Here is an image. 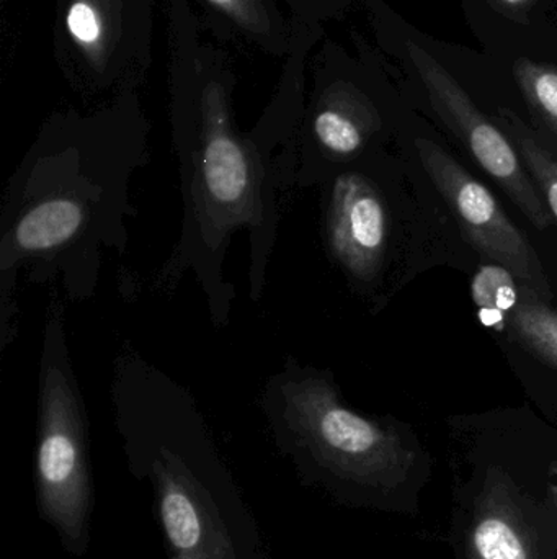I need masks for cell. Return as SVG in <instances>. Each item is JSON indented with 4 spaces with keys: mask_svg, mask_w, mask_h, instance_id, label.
I'll use <instances>...</instances> for the list:
<instances>
[{
    "mask_svg": "<svg viewBox=\"0 0 557 559\" xmlns=\"http://www.w3.org/2000/svg\"><path fill=\"white\" fill-rule=\"evenodd\" d=\"M144 123L131 111L48 124L19 164L0 209V350L19 329L20 275L61 286L69 301L97 293L108 254L123 255L136 215L131 180L146 166Z\"/></svg>",
    "mask_w": 557,
    "mask_h": 559,
    "instance_id": "cell-1",
    "label": "cell"
},
{
    "mask_svg": "<svg viewBox=\"0 0 557 559\" xmlns=\"http://www.w3.org/2000/svg\"><path fill=\"white\" fill-rule=\"evenodd\" d=\"M296 115H270L251 134L232 123L219 87L180 94L173 104V146L183 216L179 241L153 277V292H172L185 275L202 288L209 319L225 328L234 286L225 275L232 236H249V298L267 286L278 229L298 173Z\"/></svg>",
    "mask_w": 557,
    "mask_h": 559,
    "instance_id": "cell-2",
    "label": "cell"
},
{
    "mask_svg": "<svg viewBox=\"0 0 557 559\" xmlns=\"http://www.w3.org/2000/svg\"><path fill=\"white\" fill-rule=\"evenodd\" d=\"M128 469L149 481L169 559H268L261 527L195 396L123 345L111 378Z\"/></svg>",
    "mask_w": 557,
    "mask_h": 559,
    "instance_id": "cell-3",
    "label": "cell"
},
{
    "mask_svg": "<svg viewBox=\"0 0 557 559\" xmlns=\"http://www.w3.org/2000/svg\"><path fill=\"white\" fill-rule=\"evenodd\" d=\"M261 409L301 485L346 508L419 511L431 465L417 439L395 420L347 406L332 371L290 355L265 381Z\"/></svg>",
    "mask_w": 557,
    "mask_h": 559,
    "instance_id": "cell-4",
    "label": "cell"
},
{
    "mask_svg": "<svg viewBox=\"0 0 557 559\" xmlns=\"http://www.w3.org/2000/svg\"><path fill=\"white\" fill-rule=\"evenodd\" d=\"M81 384L72 367L64 302L46 309L39 352L35 488L39 518L75 558L90 548L95 508L90 432Z\"/></svg>",
    "mask_w": 557,
    "mask_h": 559,
    "instance_id": "cell-5",
    "label": "cell"
},
{
    "mask_svg": "<svg viewBox=\"0 0 557 559\" xmlns=\"http://www.w3.org/2000/svg\"><path fill=\"white\" fill-rule=\"evenodd\" d=\"M457 559H557V460L525 475L500 460L455 479Z\"/></svg>",
    "mask_w": 557,
    "mask_h": 559,
    "instance_id": "cell-6",
    "label": "cell"
},
{
    "mask_svg": "<svg viewBox=\"0 0 557 559\" xmlns=\"http://www.w3.org/2000/svg\"><path fill=\"white\" fill-rule=\"evenodd\" d=\"M419 159L471 246L522 285L552 301L548 275L532 242L513 225L496 197L434 141L415 140Z\"/></svg>",
    "mask_w": 557,
    "mask_h": 559,
    "instance_id": "cell-7",
    "label": "cell"
},
{
    "mask_svg": "<svg viewBox=\"0 0 557 559\" xmlns=\"http://www.w3.org/2000/svg\"><path fill=\"white\" fill-rule=\"evenodd\" d=\"M408 51L441 121L460 138L473 159L496 180L536 229L552 228L555 218L502 128L476 107L450 72L445 71L425 49L408 41Z\"/></svg>",
    "mask_w": 557,
    "mask_h": 559,
    "instance_id": "cell-8",
    "label": "cell"
},
{
    "mask_svg": "<svg viewBox=\"0 0 557 559\" xmlns=\"http://www.w3.org/2000/svg\"><path fill=\"white\" fill-rule=\"evenodd\" d=\"M320 190V236L334 265L353 285L370 288L383 277L391 216L378 182L359 167H342Z\"/></svg>",
    "mask_w": 557,
    "mask_h": 559,
    "instance_id": "cell-9",
    "label": "cell"
},
{
    "mask_svg": "<svg viewBox=\"0 0 557 559\" xmlns=\"http://www.w3.org/2000/svg\"><path fill=\"white\" fill-rule=\"evenodd\" d=\"M382 124L378 108L356 88L320 95L298 133L296 189H317L336 170L355 163Z\"/></svg>",
    "mask_w": 557,
    "mask_h": 559,
    "instance_id": "cell-10",
    "label": "cell"
},
{
    "mask_svg": "<svg viewBox=\"0 0 557 559\" xmlns=\"http://www.w3.org/2000/svg\"><path fill=\"white\" fill-rule=\"evenodd\" d=\"M496 121L512 141L557 223V147L553 140L533 130L510 108H497Z\"/></svg>",
    "mask_w": 557,
    "mask_h": 559,
    "instance_id": "cell-11",
    "label": "cell"
},
{
    "mask_svg": "<svg viewBox=\"0 0 557 559\" xmlns=\"http://www.w3.org/2000/svg\"><path fill=\"white\" fill-rule=\"evenodd\" d=\"M507 331L525 350L557 370V309L522 283Z\"/></svg>",
    "mask_w": 557,
    "mask_h": 559,
    "instance_id": "cell-12",
    "label": "cell"
},
{
    "mask_svg": "<svg viewBox=\"0 0 557 559\" xmlns=\"http://www.w3.org/2000/svg\"><path fill=\"white\" fill-rule=\"evenodd\" d=\"M480 318L487 328L502 332L520 302V282L499 264L483 265L471 285Z\"/></svg>",
    "mask_w": 557,
    "mask_h": 559,
    "instance_id": "cell-13",
    "label": "cell"
},
{
    "mask_svg": "<svg viewBox=\"0 0 557 559\" xmlns=\"http://www.w3.org/2000/svg\"><path fill=\"white\" fill-rule=\"evenodd\" d=\"M513 74L530 110L557 143V68L519 59Z\"/></svg>",
    "mask_w": 557,
    "mask_h": 559,
    "instance_id": "cell-14",
    "label": "cell"
},
{
    "mask_svg": "<svg viewBox=\"0 0 557 559\" xmlns=\"http://www.w3.org/2000/svg\"><path fill=\"white\" fill-rule=\"evenodd\" d=\"M69 35L84 49H92L105 36L104 15L88 0H74L65 16Z\"/></svg>",
    "mask_w": 557,
    "mask_h": 559,
    "instance_id": "cell-15",
    "label": "cell"
},
{
    "mask_svg": "<svg viewBox=\"0 0 557 559\" xmlns=\"http://www.w3.org/2000/svg\"><path fill=\"white\" fill-rule=\"evenodd\" d=\"M208 2L218 7L219 10H225L226 13L238 19L239 22L245 23V26H249L247 23L251 22L249 15L252 12H257V10L249 5V0H208Z\"/></svg>",
    "mask_w": 557,
    "mask_h": 559,
    "instance_id": "cell-16",
    "label": "cell"
},
{
    "mask_svg": "<svg viewBox=\"0 0 557 559\" xmlns=\"http://www.w3.org/2000/svg\"><path fill=\"white\" fill-rule=\"evenodd\" d=\"M494 2L500 3L502 7H509V9H519V7L526 5L530 0H494Z\"/></svg>",
    "mask_w": 557,
    "mask_h": 559,
    "instance_id": "cell-17",
    "label": "cell"
}]
</instances>
